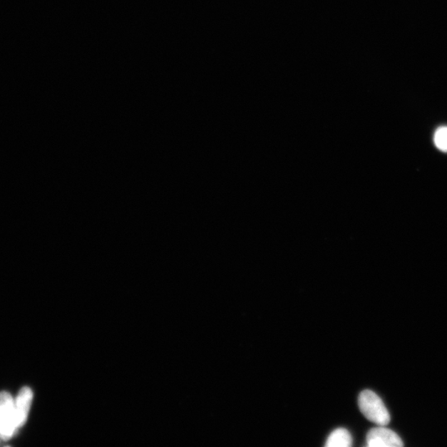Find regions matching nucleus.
I'll list each match as a JSON object with an SVG mask.
<instances>
[{
	"label": "nucleus",
	"mask_w": 447,
	"mask_h": 447,
	"mask_svg": "<svg viewBox=\"0 0 447 447\" xmlns=\"http://www.w3.org/2000/svg\"><path fill=\"white\" fill-rule=\"evenodd\" d=\"M19 428L14 399L7 392L0 393V438L6 441L11 438Z\"/></svg>",
	"instance_id": "f03ea898"
},
{
	"label": "nucleus",
	"mask_w": 447,
	"mask_h": 447,
	"mask_svg": "<svg viewBox=\"0 0 447 447\" xmlns=\"http://www.w3.org/2000/svg\"><path fill=\"white\" fill-rule=\"evenodd\" d=\"M379 426L372 428L366 436L367 446L369 447H402L404 443L394 431Z\"/></svg>",
	"instance_id": "7ed1b4c3"
},
{
	"label": "nucleus",
	"mask_w": 447,
	"mask_h": 447,
	"mask_svg": "<svg viewBox=\"0 0 447 447\" xmlns=\"http://www.w3.org/2000/svg\"><path fill=\"white\" fill-rule=\"evenodd\" d=\"M34 394L30 388L24 387L20 390L18 396L14 400L15 412H16L19 428L27 422L28 416L32 404Z\"/></svg>",
	"instance_id": "20e7f679"
},
{
	"label": "nucleus",
	"mask_w": 447,
	"mask_h": 447,
	"mask_svg": "<svg viewBox=\"0 0 447 447\" xmlns=\"http://www.w3.org/2000/svg\"><path fill=\"white\" fill-rule=\"evenodd\" d=\"M0 440H2L1 438H0Z\"/></svg>",
	"instance_id": "0eeeda50"
},
{
	"label": "nucleus",
	"mask_w": 447,
	"mask_h": 447,
	"mask_svg": "<svg viewBox=\"0 0 447 447\" xmlns=\"http://www.w3.org/2000/svg\"><path fill=\"white\" fill-rule=\"evenodd\" d=\"M359 410L371 422L378 426H386L390 422V415L381 399L371 390H364L359 395Z\"/></svg>",
	"instance_id": "f257e3e1"
},
{
	"label": "nucleus",
	"mask_w": 447,
	"mask_h": 447,
	"mask_svg": "<svg viewBox=\"0 0 447 447\" xmlns=\"http://www.w3.org/2000/svg\"><path fill=\"white\" fill-rule=\"evenodd\" d=\"M353 439L349 431L345 428L333 431L327 440V447H349L352 446Z\"/></svg>",
	"instance_id": "39448f33"
},
{
	"label": "nucleus",
	"mask_w": 447,
	"mask_h": 447,
	"mask_svg": "<svg viewBox=\"0 0 447 447\" xmlns=\"http://www.w3.org/2000/svg\"><path fill=\"white\" fill-rule=\"evenodd\" d=\"M434 143L439 150L447 153V126L440 127L436 131Z\"/></svg>",
	"instance_id": "423d86ee"
}]
</instances>
